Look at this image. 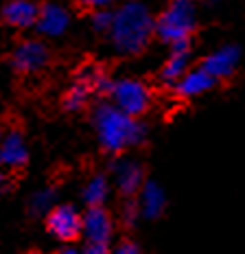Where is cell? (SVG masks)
<instances>
[{"label": "cell", "instance_id": "e0dca14e", "mask_svg": "<svg viewBox=\"0 0 245 254\" xmlns=\"http://www.w3.org/2000/svg\"><path fill=\"white\" fill-rule=\"evenodd\" d=\"M108 193H110V182L105 176H92L88 180L86 189H83V199L90 208H97V206H103V202L108 199Z\"/></svg>", "mask_w": 245, "mask_h": 254}, {"label": "cell", "instance_id": "2e32d148", "mask_svg": "<svg viewBox=\"0 0 245 254\" xmlns=\"http://www.w3.org/2000/svg\"><path fill=\"white\" fill-rule=\"evenodd\" d=\"M136 202H138V210H140L142 217L156 219L167 208V193H164V189L158 182L149 180V182H145V187L140 189Z\"/></svg>", "mask_w": 245, "mask_h": 254}, {"label": "cell", "instance_id": "30bf717a", "mask_svg": "<svg viewBox=\"0 0 245 254\" xmlns=\"http://www.w3.org/2000/svg\"><path fill=\"white\" fill-rule=\"evenodd\" d=\"M70 26V11L60 2H46L40 7L35 31L44 38H60Z\"/></svg>", "mask_w": 245, "mask_h": 254}, {"label": "cell", "instance_id": "8992f818", "mask_svg": "<svg viewBox=\"0 0 245 254\" xmlns=\"http://www.w3.org/2000/svg\"><path fill=\"white\" fill-rule=\"evenodd\" d=\"M190 62H193V42L190 40L169 46V57L158 70V83L173 90L180 79L190 70Z\"/></svg>", "mask_w": 245, "mask_h": 254}, {"label": "cell", "instance_id": "cb8c5ba5", "mask_svg": "<svg viewBox=\"0 0 245 254\" xmlns=\"http://www.w3.org/2000/svg\"><path fill=\"white\" fill-rule=\"evenodd\" d=\"M204 2H219V0H204Z\"/></svg>", "mask_w": 245, "mask_h": 254}, {"label": "cell", "instance_id": "ba28073f", "mask_svg": "<svg viewBox=\"0 0 245 254\" xmlns=\"http://www.w3.org/2000/svg\"><path fill=\"white\" fill-rule=\"evenodd\" d=\"M239 64H241V49H239L237 44H223L212 53H208V55L199 62V66L204 68L212 79H217V83H221V81H228V79L234 77Z\"/></svg>", "mask_w": 245, "mask_h": 254}, {"label": "cell", "instance_id": "3957f363", "mask_svg": "<svg viewBox=\"0 0 245 254\" xmlns=\"http://www.w3.org/2000/svg\"><path fill=\"white\" fill-rule=\"evenodd\" d=\"M195 29H197L195 0H169L167 7L156 15V38L169 46L190 40Z\"/></svg>", "mask_w": 245, "mask_h": 254}, {"label": "cell", "instance_id": "7a4b0ae2", "mask_svg": "<svg viewBox=\"0 0 245 254\" xmlns=\"http://www.w3.org/2000/svg\"><path fill=\"white\" fill-rule=\"evenodd\" d=\"M92 127L97 131L99 145L108 153H121L136 147L147 138V127L140 119L127 116L108 99H101L92 108Z\"/></svg>", "mask_w": 245, "mask_h": 254}, {"label": "cell", "instance_id": "603a6c76", "mask_svg": "<svg viewBox=\"0 0 245 254\" xmlns=\"http://www.w3.org/2000/svg\"><path fill=\"white\" fill-rule=\"evenodd\" d=\"M57 254H79V252L74 250V248H61V250L57 252Z\"/></svg>", "mask_w": 245, "mask_h": 254}, {"label": "cell", "instance_id": "5b68a950", "mask_svg": "<svg viewBox=\"0 0 245 254\" xmlns=\"http://www.w3.org/2000/svg\"><path fill=\"white\" fill-rule=\"evenodd\" d=\"M112 77H108L103 72V68L99 66H83L79 70V75L72 79V83L66 88L61 97V105L68 112H81L86 105L92 101L94 94H103L108 92Z\"/></svg>", "mask_w": 245, "mask_h": 254}, {"label": "cell", "instance_id": "d6986e66", "mask_svg": "<svg viewBox=\"0 0 245 254\" xmlns=\"http://www.w3.org/2000/svg\"><path fill=\"white\" fill-rule=\"evenodd\" d=\"M90 22H92V29L97 31V33L108 35L112 29V22H114V9H99V11H92Z\"/></svg>", "mask_w": 245, "mask_h": 254}, {"label": "cell", "instance_id": "8fae6325", "mask_svg": "<svg viewBox=\"0 0 245 254\" xmlns=\"http://www.w3.org/2000/svg\"><path fill=\"white\" fill-rule=\"evenodd\" d=\"M81 232L88 239V246H108L112 239V232H114V224H112L110 213L103 206L88 208L86 215H83Z\"/></svg>", "mask_w": 245, "mask_h": 254}, {"label": "cell", "instance_id": "44dd1931", "mask_svg": "<svg viewBox=\"0 0 245 254\" xmlns=\"http://www.w3.org/2000/svg\"><path fill=\"white\" fill-rule=\"evenodd\" d=\"M114 254H142V250L136 246V243H131V241H122L121 246L114 250Z\"/></svg>", "mask_w": 245, "mask_h": 254}, {"label": "cell", "instance_id": "6da1fadb", "mask_svg": "<svg viewBox=\"0 0 245 254\" xmlns=\"http://www.w3.org/2000/svg\"><path fill=\"white\" fill-rule=\"evenodd\" d=\"M116 53L140 55L147 51L151 38H156V18L142 0H122L114 9V22L108 33Z\"/></svg>", "mask_w": 245, "mask_h": 254}, {"label": "cell", "instance_id": "9a60e30c", "mask_svg": "<svg viewBox=\"0 0 245 254\" xmlns=\"http://www.w3.org/2000/svg\"><path fill=\"white\" fill-rule=\"evenodd\" d=\"M40 7L31 0H11L2 7V20L13 29H35Z\"/></svg>", "mask_w": 245, "mask_h": 254}, {"label": "cell", "instance_id": "484cf974", "mask_svg": "<svg viewBox=\"0 0 245 254\" xmlns=\"http://www.w3.org/2000/svg\"><path fill=\"white\" fill-rule=\"evenodd\" d=\"M0 180H2V178H0Z\"/></svg>", "mask_w": 245, "mask_h": 254}, {"label": "cell", "instance_id": "7402d4cb", "mask_svg": "<svg viewBox=\"0 0 245 254\" xmlns=\"http://www.w3.org/2000/svg\"><path fill=\"white\" fill-rule=\"evenodd\" d=\"M81 254H108V248L105 246H88Z\"/></svg>", "mask_w": 245, "mask_h": 254}, {"label": "cell", "instance_id": "ffe728a7", "mask_svg": "<svg viewBox=\"0 0 245 254\" xmlns=\"http://www.w3.org/2000/svg\"><path fill=\"white\" fill-rule=\"evenodd\" d=\"M74 4L90 11H99V9H110L112 4H121V0H74Z\"/></svg>", "mask_w": 245, "mask_h": 254}, {"label": "cell", "instance_id": "ac0fdd59", "mask_svg": "<svg viewBox=\"0 0 245 254\" xmlns=\"http://www.w3.org/2000/svg\"><path fill=\"white\" fill-rule=\"evenodd\" d=\"M53 199H55V193L49 189H44V190H37V193L31 197V202H29V208H31V213L33 215H44V213H51L55 206H53Z\"/></svg>", "mask_w": 245, "mask_h": 254}, {"label": "cell", "instance_id": "4fadbf2b", "mask_svg": "<svg viewBox=\"0 0 245 254\" xmlns=\"http://www.w3.org/2000/svg\"><path fill=\"white\" fill-rule=\"evenodd\" d=\"M215 88H217V79H212L201 66H195L180 79L178 86L173 88V92L180 99H197V97L208 94Z\"/></svg>", "mask_w": 245, "mask_h": 254}, {"label": "cell", "instance_id": "9c48e42d", "mask_svg": "<svg viewBox=\"0 0 245 254\" xmlns=\"http://www.w3.org/2000/svg\"><path fill=\"white\" fill-rule=\"evenodd\" d=\"M46 226H49L51 235H55L60 241H72L81 235L83 217L77 213L74 206L61 204V206H55L46 215Z\"/></svg>", "mask_w": 245, "mask_h": 254}, {"label": "cell", "instance_id": "d4e9b609", "mask_svg": "<svg viewBox=\"0 0 245 254\" xmlns=\"http://www.w3.org/2000/svg\"><path fill=\"white\" fill-rule=\"evenodd\" d=\"M31 254H35V252H31Z\"/></svg>", "mask_w": 245, "mask_h": 254}, {"label": "cell", "instance_id": "52a82bcc", "mask_svg": "<svg viewBox=\"0 0 245 254\" xmlns=\"http://www.w3.org/2000/svg\"><path fill=\"white\" fill-rule=\"evenodd\" d=\"M11 64L22 75H37L51 64V51L42 40H24L15 46Z\"/></svg>", "mask_w": 245, "mask_h": 254}, {"label": "cell", "instance_id": "277c9868", "mask_svg": "<svg viewBox=\"0 0 245 254\" xmlns=\"http://www.w3.org/2000/svg\"><path fill=\"white\" fill-rule=\"evenodd\" d=\"M105 99H108L112 105H116L121 112H125L127 116L140 119L153 105V90H151V86H147L145 81H140V79L119 77V79H112L110 81Z\"/></svg>", "mask_w": 245, "mask_h": 254}, {"label": "cell", "instance_id": "5bb4252c", "mask_svg": "<svg viewBox=\"0 0 245 254\" xmlns=\"http://www.w3.org/2000/svg\"><path fill=\"white\" fill-rule=\"evenodd\" d=\"M26 160H29V149L24 136L18 129L4 134V138L0 140V165L7 169H20L26 165Z\"/></svg>", "mask_w": 245, "mask_h": 254}, {"label": "cell", "instance_id": "7c38bea8", "mask_svg": "<svg viewBox=\"0 0 245 254\" xmlns=\"http://www.w3.org/2000/svg\"><path fill=\"white\" fill-rule=\"evenodd\" d=\"M112 171H114L116 187H119V190L125 197H134L145 187V171H142V167L136 160L121 158V160H116L112 165Z\"/></svg>", "mask_w": 245, "mask_h": 254}]
</instances>
